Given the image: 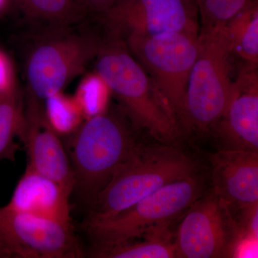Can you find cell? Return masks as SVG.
I'll use <instances>...</instances> for the list:
<instances>
[{
    "instance_id": "obj_9",
    "label": "cell",
    "mask_w": 258,
    "mask_h": 258,
    "mask_svg": "<svg viewBox=\"0 0 258 258\" xmlns=\"http://www.w3.org/2000/svg\"><path fill=\"white\" fill-rule=\"evenodd\" d=\"M103 42L91 37L61 35L42 40L32 49L27 60L30 96L45 101L82 74L96 58Z\"/></svg>"
},
{
    "instance_id": "obj_11",
    "label": "cell",
    "mask_w": 258,
    "mask_h": 258,
    "mask_svg": "<svg viewBox=\"0 0 258 258\" xmlns=\"http://www.w3.org/2000/svg\"><path fill=\"white\" fill-rule=\"evenodd\" d=\"M19 139L26 149L27 167L55 181L71 196L75 178L69 154L47 122L40 101L30 95L23 108Z\"/></svg>"
},
{
    "instance_id": "obj_13",
    "label": "cell",
    "mask_w": 258,
    "mask_h": 258,
    "mask_svg": "<svg viewBox=\"0 0 258 258\" xmlns=\"http://www.w3.org/2000/svg\"><path fill=\"white\" fill-rule=\"evenodd\" d=\"M208 159L212 189L232 213L258 203V152L220 149Z\"/></svg>"
},
{
    "instance_id": "obj_7",
    "label": "cell",
    "mask_w": 258,
    "mask_h": 258,
    "mask_svg": "<svg viewBox=\"0 0 258 258\" xmlns=\"http://www.w3.org/2000/svg\"><path fill=\"white\" fill-rule=\"evenodd\" d=\"M243 238L230 208L210 189L184 212L174 241L176 257H232Z\"/></svg>"
},
{
    "instance_id": "obj_23",
    "label": "cell",
    "mask_w": 258,
    "mask_h": 258,
    "mask_svg": "<svg viewBox=\"0 0 258 258\" xmlns=\"http://www.w3.org/2000/svg\"><path fill=\"white\" fill-rule=\"evenodd\" d=\"M120 0H84L88 10L102 13Z\"/></svg>"
},
{
    "instance_id": "obj_16",
    "label": "cell",
    "mask_w": 258,
    "mask_h": 258,
    "mask_svg": "<svg viewBox=\"0 0 258 258\" xmlns=\"http://www.w3.org/2000/svg\"><path fill=\"white\" fill-rule=\"evenodd\" d=\"M231 52L255 69L258 62V7L250 3L225 25Z\"/></svg>"
},
{
    "instance_id": "obj_2",
    "label": "cell",
    "mask_w": 258,
    "mask_h": 258,
    "mask_svg": "<svg viewBox=\"0 0 258 258\" xmlns=\"http://www.w3.org/2000/svg\"><path fill=\"white\" fill-rule=\"evenodd\" d=\"M200 169L197 159L174 144H138L98 194L88 217L116 215L169 183L199 174Z\"/></svg>"
},
{
    "instance_id": "obj_3",
    "label": "cell",
    "mask_w": 258,
    "mask_h": 258,
    "mask_svg": "<svg viewBox=\"0 0 258 258\" xmlns=\"http://www.w3.org/2000/svg\"><path fill=\"white\" fill-rule=\"evenodd\" d=\"M71 141L74 191L91 208L138 144L125 120L106 111L85 120Z\"/></svg>"
},
{
    "instance_id": "obj_17",
    "label": "cell",
    "mask_w": 258,
    "mask_h": 258,
    "mask_svg": "<svg viewBox=\"0 0 258 258\" xmlns=\"http://www.w3.org/2000/svg\"><path fill=\"white\" fill-rule=\"evenodd\" d=\"M25 16L36 21L66 25L88 12L84 0H15Z\"/></svg>"
},
{
    "instance_id": "obj_10",
    "label": "cell",
    "mask_w": 258,
    "mask_h": 258,
    "mask_svg": "<svg viewBox=\"0 0 258 258\" xmlns=\"http://www.w3.org/2000/svg\"><path fill=\"white\" fill-rule=\"evenodd\" d=\"M101 14L111 36L121 40L200 32L197 0H120Z\"/></svg>"
},
{
    "instance_id": "obj_14",
    "label": "cell",
    "mask_w": 258,
    "mask_h": 258,
    "mask_svg": "<svg viewBox=\"0 0 258 258\" xmlns=\"http://www.w3.org/2000/svg\"><path fill=\"white\" fill-rule=\"evenodd\" d=\"M69 199L60 185L27 167L7 205L17 211L72 225Z\"/></svg>"
},
{
    "instance_id": "obj_8",
    "label": "cell",
    "mask_w": 258,
    "mask_h": 258,
    "mask_svg": "<svg viewBox=\"0 0 258 258\" xmlns=\"http://www.w3.org/2000/svg\"><path fill=\"white\" fill-rule=\"evenodd\" d=\"M83 252L70 224L0 208V257L79 258Z\"/></svg>"
},
{
    "instance_id": "obj_19",
    "label": "cell",
    "mask_w": 258,
    "mask_h": 258,
    "mask_svg": "<svg viewBox=\"0 0 258 258\" xmlns=\"http://www.w3.org/2000/svg\"><path fill=\"white\" fill-rule=\"evenodd\" d=\"M45 101L47 122L60 137L72 135L82 124L84 118L74 97L66 96L62 91Z\"/></svg>"
},
{
    "instance_id": "obj_1",
    "label": "cell",
    "mask_w": 258,
    "mask_h": 258,
    "mask_svg": "<svg viewBox=\"0 0 258 258\" xmlns=\"http://www.w3.org/2000/svg\"><path fill=\"white\" fill-rule=\"evenodd\" d=\"M96 72L116 96L133 128L171 144L180 135L175 117L159 90L125 42L112 37L97 54Z\"/></svg>"
},
{
    "instance_id": "obj_12",
    "label": "cell",
    "mask_w": 258,
    "mask_h": 258,
    "mask_svg": "<svg viewBox=\"0 0 258 258\" xmlns=\"http://www.w3.org/2000/svg\"><path fill=\"white\" fill-rule=\"evenodd\" d=\"M247 69L233 82L223 114L211 128L220 149L258 152V81Z\"/></svg>"
},
{
    "instance_id": "obj_5",
    "label": "cell",
    "mask_w": 258,
    "mask_h": 258,
    "mask_svg": "<svg viewBox=\"0 0 258 258\" xmlns=\"http://www.w3.org/2000/svg\"><path fill=\"white\" fill-rule=\"evenodd\" d=\"M198 40V56L190 74L181 125L206 132L220 119L230 100L232 52L225 25L202 28Z\"/></svg>"
},
{
    "instance_id": "obj_24",
    "label": "cell",
    "mask_w": 258,
    "mask_h": 258,
    "mask_svg": "<svg viewBox=\"0 0 258 258\" xmlns=\"http://www.w3.org/2000/svg\"><path fill=\"white\" fill-rule=\"evenodd\" d=\"M8 0H0V13L5 10L8 5Z\"/></svg>"
},
{
    "instance_id": "obj_15",
    "label": "cell",
    "mask_w": 258,
    "mask_h": 258,
    "mask_svg": "<svg viewBox=\"0 0 258 258\" xmlns=\"http://www.w3.org/2000/svg\"><path fill=\"white\" fill-rule=\"evenodd\" d=\"M169 227V225L157 226L144 235V240L91 249L90 254L99 258L176 257L175 244L171 240Z\"/></svg>"
},
{
    "instance_id": "obj_6",
    "label": "cell",
    "mask_w": 258,
    "mask_h": 258,
    "mask_svg": "<svg viewBox=\"0 0 258 258\" xmlns=\"http://www.w3.org/2000/svg\"><path fill=\"white\" fill-rule=\"evenodd\" d=\"M198 36L166 33L125 39L129 52L152 79L180 129L191 69L198 52Z\"/></svg>"
},
{
    "instance_id": "obj_20",
    "label": "cell",
    "mask_w": 258,
    "mask_h": 258,
    "mask_svg": "<svg viewBox=\"0 0 258 258\" xmlns=\"http://www.w3.org/2000/svg\"><path fill=\"white\" fill-rule=\"evenodd\" d=\"M109 91V88L96 72L83 78L74 98L84 120L106 111L107 96Z\"/></svg>"
},
{
    "instance_id": "obj_22",
    "label": "cell",
    "mask_w": 258,
    "mask_h": 258,
    "mask_svg": "<svg viewBox=\"0 0 258 258\" xmlns=\"http://www.w3.org/2000/svg\"><path fill=\"white\" fill-rule=\"evenodd\" d=\"M15 84L11 61L4 52L0 50V93L13 87Z\"/></svg>"
},
{
    "instance_id": "obj_4",
    "label": "cell",
    "mask_w": 258,
    "mask_h": 258,
    "mask_svg": "<svg viewBox=\"0 0 258 258\" xmlns=\"http://www.w3.org/2000/svg\"><path fill=\"white\" fill-rule=\"evenodd\" d=\"M200 172L165 185L123 211L105 218H90L83 227L93 249L131 242L157 226L170 225L205 192Z\"/></svg>"
},
{
    "instance_id": "obj_21",
    "label": "cell",
    "mask_w": 258,
    "mask_h": 258,
    "mask_svg": "<svg viewBox=\"0 0 258 258\" xmlns=\"http://www.w3.org/2000/svg\"><path fill=\"white\" fill-rule=\"evenodd\" d=\"M252 0H197L203 28L225 26Z\"/></svg>"
},
{
    "instance_id": "obj_18",
    "label": "cell",
    "mask_w": 258,
    "mask_h": 258,
    "mask_svg": "<svg viewBox=\"0 0 258 258\" xmlns=\"http://www.w3.org/2000/svg\"><path fill=\"white\" fill-rule=\"evenodd\" d=\"M23 108L16 84L0 93V161H15Z\"/></svg>"
}]
</instances>
